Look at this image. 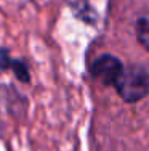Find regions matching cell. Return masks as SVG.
Returning a JSON list of instances; mask_svg holds the SVG:
<instances>
[{
    "mask_svg": "<svg viewBox=\"0 0 149 151\" xmlns=\"http://www.w3.org/2000/svg\"><path fill=\"white\" fill-rule=\"evenodd\" d=\"M13 71L18 81L21 82H29V69H27L26 63L21 60H13L5 52V48H0V71Z\"/></svg>",
    "mask_w": 149,
    "mask_h": 151,
    "instance_id": "3957f363",
    "label": "cell"
},
{
    "mask_svg": "<svg viewBox=\"0 0 149 151\" xmlns=\"http://www.w3.org/2000/svg\"><path fill=\"white\" fill-rule=\"evenodd\" d=\"M135 29H136V39L140 45L146 52H149V15H143L138 18Z\"/></svg>",
    "mask_w": 149,
    "mask_h": 151,
    "instance_id": "277c9868",
    "label": "cell"
},
{
    "mask_svg": "<svg viewBox=\"0 0 149 151\" xmlns=\"http://www.w3.org/2000/svg\"><path fill=\"white\" fill-rule=\"evenodd\" d=\"M122 69L123 64L120 63V60L114 55H109V53L98 56L90 68L91 76L104 85H114L117 76L120 74Z\"/></svg>",
    "mask_w": 149,
    "mask_h": 151,
    "instance_id": "7a4b0ae2",
    "label": "cell"
},
{
    "mask_svg": "<svg viewBox=\"0 0 149 151\" xmlns=\"http://www.w3.org/2000/svg\"><path fill=\"white\" fill-rule=\"evenodd\" d=\"M114 87L123 101L138 103L149 93V74L144 68L136 64L123 66L114 82Z\"/></svg>",
    "mask_w": 149,
    "mask_h": 151,
    "instance_id": "6da1fadb",
    "label": "cell"
}]
</instances>
